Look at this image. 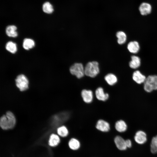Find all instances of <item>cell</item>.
Wrapping results in <instances>:
<instances>
[{"mask_svg":"<svg viewBox=\"0 0 157 157\" xmlns=\"http://www.w3.org/2000/svg\"><path fill=\"white\" fill-rule=\"evenodd\" d=\"M42 10L45 13L51 14L53 11V9L52 5L49 2L44 3L42 6Z\"/></svg>","mask_w":157,"mask_h":157,"instance_id":"cb8c5ba5","label":"cell"},{"mask_svg":"<svg viewBox=\"0 0 157 157\" xmlns=\"http://www.w3.org/2000/svg\"><path fill=\"white\" fill-rule=\"evenodd\" d=\"M85 74L86 76L94 78L99 72V63L97 61L88 62L84 68Z\"/></svg>","mask_w":157,"mask_h":157,"instance_id":"7a4b0ae2","label":"cell"},{"mask_svg":"<svg viewBox=\"0 0 157 157\" xmlns=\"http://www.w3.org/2000/svg\"><path fill=\"white\" fill-rule=\"evenodd\" d=\"M139 10L141 15H143L149 14L151 12V7L148 3H143L140 5Z\"/></svg>","mask_w":157,"mask_h":157,"instance_id":"7c38bea8","label":"cell"},{"mask_svg":"<svg viewBox=\"0 0 157 157\" xmlns=\"http://www.w3.org/2000/svg\"><path fill=\"white\" fill-rule=\"evenodd\" d=\"M115 127L116 130L120 133L125 131L127 128L126 123L122 120L117 121L115 124Z\"/></svg>","mask_w":157,"mask_h":157,"instance_id":"4fadbf2b","label":"cell"},{"mask_svg":"<svg viewBox=\"0 0 157 157\" xmlns=\"http://www.w3.org/2000/svg\"><path fill=\"white\" fill-rule=\"evenodd\" d=\"M60 142V139L58 135L53 134L50 136L49 140V144L50 146L52 147H55Z\"/></svg>","mask_w":157,"mask_h":157,"instance_id":"d6986e66","label":"cell"},{"mask_svg":"<svg viewBox=\"0 0 157 157\" xmlns=\"http://www.w3.org/2000/svg\"><path fill=\"white\" fill-rule=\"evenodd\" d=\"M6 48L8 51L12 53H15L17 50L16 44L11 41L7 43Z\"/></svg>","mask_w":157,"mask_h":157,"instance_id":"7402d4cb","label":"cell"},{"mask_svg":"<svg viewBox=\"0 0 157 157\" xmlns=\"http://www.w3.org/2000/svg\"><path fill=\"white\" fill-rule=\"evenodd\" d=\"M131 59L129 63V66L131 68L135 69L140 66V59L139 57L137 56H133L131 57Z\"/></svg>","mask_w":157,"mask_h":157,"instance_id":"ac0fdd59","label":"cell"},{"mask_svg":"<svg viewBox=\"0 0 157 157\" xmlns=\"http://www.w3.org/2000/svg\"><path fill=\"white\" fill-rule=\"evenodd\" d=\"M144 83V89L146 92H150L157 90V75L148 76Z\"/></svg>","mask_w":157,"mask_h":157,"instance_id":"3957f363","label":"cell"},{"mask_svg":"<svg viewBox=\"0 0 157 157\" xmlns=\"http://www.w3.org/2000/svg\"><path fill=\"white\" fill-rule=\"evenodd\" d=\"M104 80L109 85L113 86L116 83L117 78L116 76L112 73H109L104 77Z\"/></svg>","mask_w":157,"mask_h":157,"instance_id":"9a60e30c","label":"cell"},{"mask_svg":"<svg viewBox=\"0 0 157 157\" xmlns=\"http://www.w3.org/2000/svg\"><path fill=\"white\" fill-rule=\"evenodd\" d=\"M57 133L59 136L62 137H65L68 135L69 131L66 126H62L57 129Z\"/></svg>","mask_w":157,"mask_h":157,"instance_id":"603a6c76","label":"cell"},{"mask_svg":"<svg viewBox=\"0 0 157 157\" xmlns=\"http://www.w3.org/2000/svg\"><path fill=\"white\" fill-rule=\"evenodd\" d=\"M95 127L98 131L104 133L108 132L110 129L109 123L107 121L102 119H99L97 121Z\"/></svg>","mask_w":157,"mask_h":157,"instance_id":"52a82bcc","label":"cell"},{"mask_svg":"<svg viewBox=\"0 0 157 157\" xmlns=\"http://www.w3.org/2000/svg\"><path fill=\"white\" fill-rule=\"evenodd\" d=\"M81 95L83 101L86 104H90L93 101L94 95L93 91L87 89L82 90L81 92Z\"/></svg>","mask_w":157,"mask_h":157,"instance_id":"8992f818","label":"cell"},{"mask_svg":"<svg viewBox=\"0 0 157 157\" xmlns=\"http://www.w3.org/2000/svg\"><path fill=\"white\" fill-rule=\"evenodd\" d=\"M126 144L127 148H131L132 146V142L129 139L126 140Z\"/></svg>","mask_w":157,"mask_h":157,"instance_id":"484cf974","label":"cell"},{"mask_svg":"<svg viewBox=\"0 0 157 157\" xmlns=\"http://www.w3.org/2000/svg\"><path fill=\"white\" fill-rule=\"evenodd\" d=\"M114 142L117 148L119 150L123 151L126 149V140L121 136H116L114 139Z\"/></svg>","mask_w":157,"mask_h":157,"instance_id":"9c48e42d","label":"cell"},{"mask_svg":"<svg viewBox=\"0 0 157 157\" xmlns=\"http://www.w3.org/2000/svg\"><path fill=\"white\" fill-rule=\"evenodd\" d=\"M16 123V119L13 114L8 111L1 117L0 125L3 129L7 130L13 128Z\"/></svg>","mask_w":157,"mask_h":157,"instance_id":"6da1fadb","label":"cell"},{"mask_svg":"<svg viewBox=\"0 0 157 157\" xmlns=\"http://www.w3.org/2000/svg\"><path fill=\"white\" fill-rule=\"evenodd\" d=\"M17 29V28L15 26L13 25H9L6 28V34L10 37H16L18 35Z\"/></svg>","mask_w":157,"mask_h":157,"instance_id":"e0dca14e","label":"cell"},{"mask_svg":"<svg viewBox=\"0 0 157 157\" xmlns=\"http://www.w3.org/2000/svg\"><path fill=\"white\" fill-rule=\"evenodd\" d=\"M35 45V42L32 39L26 38L24 40L23 47L24 49L28 50L33 48Z\"/></svg>","mask_w":157,"mask_h":157,"instance_id":"ffe728a7","label":"cell"},{"mask_svg":"<svg viewBox=\"0 0 157 157\" xmlns=\"http://www.w3.org/2000/svg\"><path fill=\"white\" fill-rule=\"evenodd\" d=\"M15 81L16 86L20 91H24L28 89V81L24 75L22 74L18 76Z\"/></svg>","mask_w":157,"mask_h":157,"instance_id":"5b68a950","label":"cell"},{"mask_svg":"<svg viewBox=\"0 0 157 157\" xmlns=\"http://www.w3.org/2000/svg\"><path fill=\"white\" fill-rule=\"evenodd\" d=\"M117 38V42L120 44H124L126 40V34L123 32L119 31L117 32L116 34Z\"/></svg>","mask_w":157,"mask_h":157,"instance_id":"44dd1931","label":"cell"},{"mask_svg":"<svg viewBox=\"0 0 157 157\" xmlns=\"http://www.w3.org/2000/svg\"><path fill=\"white\" fill-rule=\"evenodd\" d=\"M127 48L130 52L133 53H138L140 49L139 44L136 41L129 42L127 45Z\"/></svg>","mask_w":157,"mask_h":157,"instance_id":"2e32d148","label":"cell"},{"mask_svg":"<svg viewBox=\"0 0 157 157\" xmlns=\"http://www.w3.org/2000/svg\"><path fill=\"white\" fill-rule=\"evenodd\" d=\"M151 151L153 154L157 153V135L154 137L152 139L151 145Z\"/></svg>","mask_w":157,"mask_h":157,"instance_id":"d4e9b609","label":"cell"},{"mask_svg":"<svg viewBox=\"0 0 157 157\" xmlns=\"http://www.w3.org/2000/svg\"><path fill=\"white\" fill-rule=\"evenodd\" d=\"M132 78L133 81L138 84L144 83L146 78L139 70L135 71L133 73Z\"/></svg>","mask_w":157,"mask_h":157,"instance_id":"8fae6325","label":"cell"},{"mask_svg":"<svg viewBox=\"0 0 157 157\" xmlns=\"http://www.w3.org/2000/svg\"><path fill=\"white\" fill-rule=\"evenodd\" d=\"M95 95L96 98L99 101H105L108 99L109 94L105 92L103 88L99 87L95 90Z\"/></svg>","mask_w":157,"mask_h":157,"instance_id":"ba28073f","label":"cell"},{"mask_svg":"<svg viewBox=\"0 0 157 157\" xmlns=\"http://www.w3.org/2000/svg\"><path fill=\"white\" fill-rule=\"evenodd\" d=\"M69 71L72 75L78 79L83 77L85 75L84 68L81 63H74L70 67Z\"/></svg>","mask_w":157,"mask_h":157,"instance_id":"277c9868","label":"cell"},{"mask_svg":"<svg viewBox=\"0 0 157 157\" xmlns=\"http://www.w3.org/2000/svg\"><path fill=\"white\" fill-rule=\"evenodd\" d=\"M68 145L69 148L73 151L78 150L81 146V143L79 141L77 138H73L69 141Z\"/></svg>","mask_w":157,"mask_h":157,"instance_id":"5bb4252c","label":"cell"},{"mask_svg":"<svg viewBox=\"0 0 157 157\" xmlns=\"http://www.w3.org/2000/svg\"><path fill=\"white\" fill-rule=\"evenodd\" d=\"M134 139L135 141L139 144H143L147 141V135L142 131H137L135 134Z\"/></svg>","mask_w":157,"mask_h":157,"instance_id":"30bf717a","label":"cell"}]
</instances>
